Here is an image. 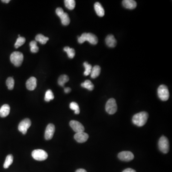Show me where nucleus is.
Returning <instances> with one entry per match:
<instances>
[{
	"mask_svg": "<svg viewBox=\"0 0 172 172\" xmlns=\"http://www.w3.org/2000/svg\"><path fill=\"white\" fill-rule=\"evenodd\" d=\"M69 77L66 75H62L60 76L58 79V83L59 85L61 87H64L65 83L68 82L69 81Z\"/></svg>",
	"mask_w": 172,
	"mask_h": 172,
	"instance_id": "obj_22",
	"label": "nucleus"
},
{
	"mask_svg": "<svg viewBox=\"0 0 172 172\" xmlns=\"http://www.w3.org/2000/svg\"><path fill=\"white\" fill-rule=\"evenodd\" d=\"M69 125L73 131L77 133L80 132H84L85 130L83 125L77 120H71L69 123Z\"/></svg>",
	"mask_w": 172,
	"mask_h": 172,
	"instance_id": "obj_11",
	"label": "nucleus"
},
{
	"mask_svg": "<svg viewBox=\"0 0 172 172\" xmlns=\"http://www.w3.org/2000/svg\"><path fill=\"white\" fill-rule=\"evenodd\" d=\"M106 45L110 47H114L117 45V41L113 34H109L105 39Z\"/></svg>",
	"mask_w": 172,
	"mask_h": 172,
	"instance_id": "obj_14",
	"label": "nucleus"
},
{
	"mask_svg": "<svg viewBox=\"0 0 172 172\" xmlns=\"http://www.w3.org/2000/svg\"><path fill=\"white\" fill-rule=\"evenodd\" d=\"M1 1L2 2H4V3L8 4V3H9V2H10V0H2Z\"/></svg>",
	"mask_w": 172,
	"mask_h": 172,
	"instance_id": "obj_36",
	"label": "nucleus"
},
{
	"mask_svg": "<svg viewBox=\"0 0 172 172\" xmlns=\"http://www.w3.org/2000/svg\"><path fill=\"white\" fill-rule=\"evenodd\" d=\"M158 147L160 150L164 154H167L169 150V142L166 137L162 136L159 139Z\"/></svg>",
	"mask_w": 172,
	"mask_h": 172,
	"instance_id": "obj_6",
	"label": "nucleus"
},
{
	"mask_svg": "<svg viewBox=\"0 0 172 172\" xmlns=\"http://www.w3.org/2000/svg\"><path fill=\"white\" fill-rule=\"evenodd\" d=\"M54 99V95L51 90H49L46 91L45 94V100L46 102H49Z\"/></svg>",
	"mask_w": 172,
	"mask_h": 172,
	"instance_id": "obj_26",
	"label": "nucleus"
},
{
	"mask_svg": "<svg viewBox=\"0 0 172 172\" xmlns=\"http://www.w3.org/2000/svg\"><path fill=\"white\" fill-rule=\"evenodd\" d=\"M118 158L120 160L129 162L134 158V155L130 151H123L118 154Z\"/></svg>",
	"mask_w": 172,
	"mask_h": 172,
	"instance_id": "obj_9",
	"label": "nucleus"
},
{
	"mask_svg": "<svg viewBox=\"0 0 172 172\" xmlns=\"http://www.w3.org/2000/svg\"><path fill=\"white\" fill-rule=\"evenodd\" d=\"M13 156L11 154H9L7 155L4 164V167L5 169H7L9 168L10 166L12 164L13 162Z\"/></svg>",
	"mask_w": 172,
	"mask_h": 172,
	"instance_id": "obj_23",
	"label": "nucleus"
},
{
	"mask_svg": "<svg viewBox=\"0 0 172 172\" xmlns=\"http://www.w3.org/2000/svg\"><path fill=\"white\" fill-rule=\"evenodd\" d=\"M88 135L84 132H78L75 134L74 138L77 142L79 143H83L86 142L88 138Z\"/></svg>",
	"mask_w": 172,
	"mask_h": 172,
	"instance_id": "obj_12",
	"label": "nucleus"
},
{
	"mask_svg": "<svg viewBox=\"0 0 172 172\" xmlns=\"http://www.w3.org/2000/svg\"><path fill=\"white\" fill-rule=\"evenodd\" d=\"M76 172H87L84 169H78Z\"/></svg>",
	"mask_w": 172,
	"mask_h": 172,
	"instance_id": "obj_35",
	"label": "nucleus"
},
{
	"mask_svg": "<svg viewBox=\"0 0 172 172\" xmlns=\"http://www.w3.org/2000/svg\"><path fill=\"white\" fill-rule=\"evenodd\" d=\"M32 156L36 160L42 161L47 158L48 154L46 151L41 149H37L32 151Z\"/></svg>",
	"mask_w": 172,
	"mask_h": 172,
	"instance_id": "obj_7",
	"label": "nucleus"
},
{
	"mask_svg": "<svg viewBox=\"0 0 172 172\" xmlns=\"http://www.w3.org/2000/svg\"><path fill=\"white\" fill-rule=\"evenodd\" d=\"M123 172H136L132 168H127L124 170Z\"/></svg>",
	"mask_w": 172,
	"mask_h": 172,
	"instance_id": "obj_33",
	"label": "nucleus"
},
{
	"mask_svg": "<svg viewBox=\"0 0 172 172\" xmlns=\"http://www.w3.org/2000/svg\"><path fill=\"white\" fill-rule=\"evenodd\" d=\"M23 60H24V55L20 52H14L11 55V61L15 67L20 66L23 63Z\"/></svg>",
	"mask_w": 172,
	"mask_h": 172,
	"instance_id": "obj_3",
	"label": "nucleus"
},
{
	"mask_svg": "<svg viewBox=\"0 0 172 172\" xmlns=\"http://www.w3.org/2000/svg\"><path fill=\"white\" fill-rule=\"evenodd\" d=\"M6 84L7 85L8 89L9 90H12L14 89V78L11 77H9L7 78L6 81Z\"/></svg>",
	"mask_w": 172,
	"mask_h": 172,
	"instance_id": "obj_28",
	"label": "nucleus"
},
{
	"mask_svg": "<svg viewBox=\"0 0 172 172\" xmlns=\"http://www.w3.org/2000/svg\"><path fill=\"white\" fill-rule=\"evenodd\" d=\"M65 5L69 10H73L76 6V2L74 0H65L64 1Z\"/></svg>",
	"mask_w": 172,
	"mask_h": 172,
	"instance_id": "obj_24",
	"label": "nucleus"
},
{
	"mask_svg": "<svg viewBox=\"0 0 172 172\" xmlns=\"http://www.w3.org/2000/svg\"><path fill=\"white\" fill-rule=\"evenodd\" d=\"M37 85V78L33 77L29 78L26 83L27 88L29 91H33L36 89Z\"/></svg>",
	"mask_w": 172,
	"mask_h": 172,
	"instance_id": "obj_13",
	"label": "nucleus"
},
{
	"mask_svg": "<svg viewBox=\"0 0 172 172\" xmlns=\"http://www.w3.org/2000/svg\"><path fill=\"white\" fill-rule=\"evenodd\" d=\"M94 9L97 14L100 17H103L105 14L104 10L100 2H96L94 5Z\"/></svg>",
	"mask_w": 172,
	"mask_h": 172,
	"instance_id": "obj_17",
	"label": "nucleus"
},
{
	"mask_svg": "<svg viewBox=\"0 0 172 172\" xmlns=\"http://www.w3.org/2000/svg\"><path fill=\"white\" fill-rule=\"evenodd\" d=\"M55 132V127L54 124L50 123L46 128L45 133V138L46 140H49L53 138Z\"/></svg>",
	"mask_w": 172,
	"mask_h": 172,
	"instance_id": "obj_10",
	"label": "nucleus"
},
{
	"mask_svg": "<svg viewBox=\"0 0 172 172\" xmlns=\"http://www.w3.org/2000/svg\"><path fill=\"white\" fill-rule=\"evenodd\" d=\"M25 38L23 37H19L16 40V43L14 45V47L15 48H18V47H20L22 45L25 43Z\"/></svg>",
	"mask_w": 172,
	"mask_h": 172,
	"instance_id": "obj_31",
	"label": "nucleus"
},
{
	"mask_svg": "<svg viewBox=\"0 0 172 172\" xmlns=\"http://www.w3.org/2000/svg\"><path fill=\"white\" fill-rule=\"evenodd\" d=\"M48 40H49L48 37H45L42 34H37L36 37V41L39 42L40 43L43 45L46 44L48 41Z\"/></svg>",
	"mask_w": 172,
	"mask_h": 172,
	"instance_id": "obj_20",
	"label": "nucleus"
},
{
	"mask_svg": "<svg viewBox=\"0 0 172 172\" xmlns=\"http://www.w3.org/2000/svg\"><path fill=\"white\" fill-rule=\"evenodd\" d=\"M86 41L92 45H96L98 43V38L96 35L91 33H84L80 37H78V42L79 44H82Z\"/></svg>",
	"mask_w": 172,
	"mask_h": 172,
	"instance_id": "obj_2",
	"label": "nucleus"
},
{
	"mask_svg": "<svg viewBox=\"0 0 172 172\" xmlns=\"http://www.w3.org/2000/svg\"><path fill=\"white\" fill-rule=\"evenodd\" d=\"M56 13L57 16L59 17L60 15H62V14H64V11L62 9V8H60V7H59V8H57L56 10Z\"/></svg>",
	"mask_w": 172,
	"mask_h": 172,
	"instance_id": "obj_32",
	"label": "nucleus"
},
{
	"mask_svg": "<svg viewBox=\"0 0 172 172\" xmlns=\"http://www.w3.org/2000/svg\"><path fill=\"white\" fill-rule=\"evenodd\" d=\"M83 65L85 68V71H84V75L85 76H88V75L91 74V71L92 67L91 65L89 64L87 62H85L83 63Z\"/></svg>",
	"mask_w": 172,
	"mask_h": 172,
	"instance_id": "obj_27",
	"label": "nucleus"
},
{
	"mask_svg": "<svg viewBox=\"0 0 172 172\" xmlns=\"http://www.w3.org/2000/svg\"><path fill=\"white\" fill-rule=\"evenodd\" d=\"M106 110L109 114H114L117 112V105L116 100L113 98L109 99L106 104Z\"/></svg>",
	"mask_w": 172,
	"mask_h": 172,
	"instance_id": "obj_5",
	"label": "nucleus"
},
{
	"mask_svg": "<svg viewBox=\"0 0 172 172\" xmlns=\"http://www.w3.org/2000/svg\"><path fill=\"white\" fill-rule=\"evenodd\" d=\"M101 71V68L99 65H95L94 67L92 68L91 71V78H97L100 75Z\"/></svg>",
	"mask_w": 172,
	"mask_h": 172,
	"instance_id": "obj_18",
	"label": "nucleus"
},
{
	"mask_svg": "<svg viewBox=\"0 0 172 172\" xmlns=\"http://www.w3.org/2000/svg\"><path fill=\"white\" fill-rule=\"evenodd\" d=\"M30 50L33 53H37L39 50V48L37 46V42L36 41H32L30 43Z\"/></svg>",
	"mask_w": 172,
	"mask_h": 172,
	"instance_id": "obj_29",
	"label": "nucleus"
},
{
	"mask_svg": "<svg viewBox=\"0 0 172 172\" xmlns=\"http://www.w3.org/2000/svg\"><path fill=\"white\" fill-rule=\"evenodd\" d=\"M64 51L67 52L68 57L69 59H73L75 56V51L73 48H70L68 46H66L64 48Z\"/></svg>",
	"mask_w": 172,
	"mask_h": 172,
	"instance_id": "obj_25",
	"label": "nucleus"
},
{
	"mask_svg": "<svg viewBox=\"0 0 172 172\" xmlns=\"http://www.w3.org/2000/svg\"><path fill=\"white\" fill-rule=\"evenodd\" d=\"M71 91V89L70 88H65L64 89V91L65 93H69Z\"/></svg>",
	"mask_w": 172,
	"mask_h": 172,
	"instance_id": "obj_34",
	"label": "nucleus"
},
{
	"mask_svg": "<svg viewBox=\"0 0 172 172\" xmlns=\"http://www.w3.org/2000/svg\"><path fill=\"white\" fill-rule=\"evenodd\" d=\"M31 125V122L29 119H25L22 122H20L18 125V130L20 132H21L23 134L27 133V131Z\"/></svg>",
	"mask_w": 172,
	"mask_h": 172,
	"instance_id": "obj_8",
	"label": "nucleus"
},
{
	"mask_svg": "<svg viewBox=\"0 0 172 172\" xmlns=\"http://www.w3.org/2000/svg\"><path fill=\"white\" fill-rule=\"evenodd\" d=\"M158 95L162 101L167 100L169 97V92L167 86L164 85H161L158 88Z\"/></svg>",
	"mask_w": 172,
	"mask_h": 172,
	"instance_id": "obj_4",
	"label": "nucleus"
},
{
	"mask_svg": "<svg viewBox=\"0 0 172 172\" xmlns=\"http://www.w3.org/2000/svg\"><path fill=\"white\" fill-rule=\"evenodd\" d=\"M148 116V113L145 111H142L134 115L132 120L133 124L139 127H142L145 125L147 122Z\"/></svg>",
	"mask_w": 172,
	"mask_h": 172,
	"instance_id": "obj_1",
	"label": "nucleus"
},
{
	"mask_svg": "<svg viewBox=\"0 0 172 172\" xmlns=\"http://www.w3.org/2000/svg\"><path fill=\"white\" fill-rule=\"evenodd\" d=\"M123 5L125 8L132 10L136 7L137 3L133 0H124L123 1Z\"/></svg>",
	"mask_w": 172,
	"mask_h": 172,
	"instance_id": "obj_15",
	"label": "nucleus"
},
{
	"mask_svg": "<svg viewBox=\"0 0 172 172\" xmlns=\"http://www.w3.org/2000/svg\"><path fill=\"white\" fill-rule=\"evenodd\" d=\"M82 87L87 88L88 91H91L93 90L94 88V86L90 80H85L84 82L81 84Z\"/></svg>",
	"mask_w": 172,
	"mask_h": 172,
	"instance_id": "obj_21",
	"label": "nucleus"
},
{
	"mask_svg": "<svg viewBox=\"0 0 172 172\" xmlns=\"http://www.w3.org/2000/svg\"><path fill=\"white\" fill-rule=\"evenodd\" d=\"M59 18L61 19V23L63 25H68L70 24V18L67 13H64V14L59 16Z\"/></svg>",
	"mask_w": 172,
	"mask_h": 172,
	"instance_id": "obj_19",
	"label": "nucleus"
},
{
	"mask_svg": "<svg viewBox=\"0 0 172 172\" xmlns=\"http://www.w3.org/2000/svg\"><path fill=\"white\" fill-rule=\"evenodd\" d=\"M69 107L72 110H74L75 113L76 114H78L80 113L79 106L76 102H71L70 104V105H69Z\"/></svg>",
	"mask_w": 172,
	"mask_h": 172,
	"instance_id": "obj_30",
	"label": "nucleus"
},
{
	"mask_svg": "<svg viewBox=\"0 0 172 172\" xmlns=\"http://www.w3.org/2000/svg\"><path fill=\"white\" fill-rule=\"evenodd\" d=\"M10 107L8 104H4L0 109V117L2 118L7 117L9 114Z\"/></svg>",
	"mask_w": 172,
	"mask_h": 172,
	"instance_id": "obj_16",
	"label": "nucleus"
}]
</instances>
